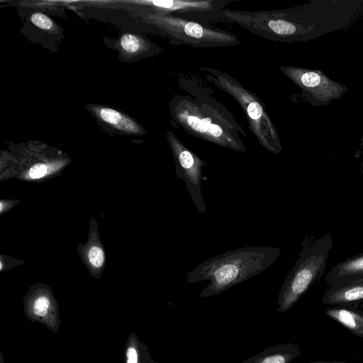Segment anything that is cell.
I'll list each match as a JSON object with an SVG mask.
<instances>
[{
	"instance_id": "obj_1",
	"label": "cell",
	"mask_w": 363,
	"mask_h": 363,
	"mask_svg": "<svg viewBox=\"0 0 363 363\" xmlns=\"http://www.w3.org/2000/svg\"><path fill=\"white\" fill-rule=\"evenodd\" d=\"M179 86L186 94L174 95L169 104L174 127L219 147L247 152L240 138L246 133L208 86L196 77L181 79Z\"/></svg>"
},
{
	"instance_id": "obj_2",
	"label": "cell",
	"mask_w": 363,
	"mask_h": 363,
	"mask_svg": "<svg viewBox=\"0 0 363 363\" xmlns=\"http://www.w3.org/2000/svg\"><path fill=\"white\" fill-rule=\"evenodd\" d=\"M281 255L272 246H248L228 250L208 258L186 274L185 281L194 284L209 281L201 291V298L218 295L265 271Z\"/></svg>"
},
{
	"instance_id": "obj_3",
	"label": "cell",
	"mask_w": 363,
	"mask_h": 363,
	"mask_svg": "<svg viewBox=\"0 0 363 363\" xmlns=\"http://www.w3.org/2000/svg\"><path fill=\"white\" fill-rule=\"evenodd\" d=\"M199 69L209 82L227 93L240 105L247 121L248 128L259 145L273 154L281 153V140L264 101L230 74L208 67Z\"/></svg>"
},
{
	"instance_id": "obj_4",
	"label": "cell",
	"mask_w": 363,
	"mask_h": 363,
	"mask_svg": "<svg viewBox=\"0 0 363 363\" xmlns=\"http://www.w3.org/2000/svg\"><path fill=\"white\" fill-rule=\"evenodd\" d=\"M333 245L330 234L315 241H303L298 257L279 290L277 312L290 309L323 274Z\"/></svg>"
},
{
	"instance_id": "obj_5",
	"label": "cell",
	"mask_w": 363,
	"mask_h": 363,
	"mask_svg": "<svg viewBox=\"0 0 363 363\" xmlns=\"http://www.w3.org/2000/svg\"><path fill=\"white\" fill-rule=\"evenodd\" d=\"M150 20L169 38L172 44L194 48H220L240 44L233 33L201 22L172 14L154 13Z\"/></svg>"
},
{
	"instance_id": "obj_6",
	"label": "cell",
	"mask_w": 363,
	"mask_h": 363,
	"mask_svg": "<svg viewBox=\"0 0 363 363\" xmlns=\"http://www.w3.org/2000/svg\"><path fill=\"white\" fill-rule=\"evenodd\" d=\"M167 142L175 162L177 177L182 179L200 213L206 211L202 196V168L208 164L189 149L172 131L167 134Z\"/></svg>"
},
{
	"instance_id": "obj_7",
	"label": "cell",
	"mask_w": 363,
	"mask_h": 363,
	"mask_svg": "<svg viewBox=\"0 0 363 363\" xmlns=\"http://www.w3.org/2000/svg\"><path fill=\"white\" fill-rule=\"evenodd\" d=\"M279 70L301 89L319 101L339 97L343 89L322 72L293 66H282Z\"/></svg>"
},
{
	"instance_id": "obj_8",
	"label": "cell",
	"mask_w": 363,
	"mask_h": 363,
	"mask_svg": "<svg viewBox=\"0 0 363 363\" xmlns=\"http://www.w3.org/2000/svg\"><path fill=\"white\" fill-rule=\"evenodd\" d=\"M363 275V252L347 258L333 267L327 274L329 284L337 285L354 280Z\"/></svg>"
},
{
	"instance_id": "obj_9",
	"label": "cell",
	"mask_w": 363,
	"mask_h": 363,
	"mask_svg": "<svg viewBox=\"0 0 363 363\" xmlns=\"http://www.w3.org/2000/svg\"><path fill=\"white\" fill-rule=\"evenodd\" d=\"M299 354L298 345L280 344L269 347L241 363H290Z\"/></svg>"
},
{
	"instance_id": "obj_10",
	"label": "cell",
	"mask_w": 363,
	"mask_h": 363,
	"mask_svg": "<svg viewBox=\"0 0 363 363\" xmlns=\"http://www.w3.org/2000/svg\"><path fill=\"white\" fill-rule=\"evenodd\" d=\"M363 299V275L343 284L334 285L325 300L329 303H347Z\"/></svg>"
},
{
	"instance_id": "obj_11",
	"label": "cell",
	"mask_w": 363,
	"mask_h": 363,
	"mask_svg": "<svg viewBox=\"0 0 363 363\" xmlns=\"http://www.w3.org/2000/svg\"><path fill=\"white\" fill-rule=\"evenodd\" d=\"M96 113L102 121L116 129L127 133H145L144 129L136 122L114 109L101 107L96 108Z\"/></svg>"
},
{
	"instance_id": "obj_12",
	"label": "cell",
	"mask_w": 363,
	"mask_h": 363,
	"mask_svg": "<svg viewBox=\"0 0 363 363\" xmlns=\"http://www.w3.org/2000/svg\"><path fill=\"white\" fill-rule=\"evenodd\" d=\"M326 313L355 334H363V317L359 314L345 308H333Z\"/></svg>"
},
{
	"instance_id": "obj_13",
	"label": "cell",
	"mask_w": 363,
	"mask_h": 363,
	"mask_svg": "<svg viewBox=\"0 0 363 363\" xmlns=\"http://www.w3.org/2000/svg\"><path fill=\"white\" fill-rule=\"evenodd\" d=\"M120 43L123 50L130 54H155L162 51L157 45L132 34L123 35Z\"/></svg>"
},
{
	"instance_id": "obj_14",
	"label": "cell",
	"mask_w": 363,
	"mask_h": 363,
	"mask_svg": "<svg viewBox=\"0 0 363 363\" xmlns=\"http://www.w3.org/2000/svg\"><path fill=\"white\" fill-rule=\"evenodd\" d=\"M89 260L95 267L102 266L104 261V254L103 250L96 246L92 247L89 252Z\"/></svg>"
},
{
	"instance_id": "obj_15",
	"label": "cell",
	"mask_w": 363,
	"mask_h": 363,
	"mask_svg": "<svg viewBox=\"0 0 363 363\" xmlns=\"http://www.w3.org/2000/svg\"><path fill=\"white\" fill-rule=\"evenodd\" d=\"M31 21L36 26L45 30H50L53 26L52 21L47 16L40 13L33 14Z\"/></svg>"
},
{
	"instance_id": "obj_16",
	"label": "cell",
	"mask_w": 363,
	"mask_h": 363,
	"mask_svg": "<svg viewBox=\"0 0 363 363\" xmlns=\"http://www.w3.org/2000/svg\"><path fill=\"white\" fill-rule=\"evenodd\" d=\"M50 301L47 297L40 296L38 298L33 306L34 313L39 316H44L47 313Z\"/></svg>"
},
{
	"instance_id": "obj_17",
	"label": "cell",
	"mask_w": 363,
	"mask_h": 363,
	"mask_svg": "<svg viewBox=\"0 0 363 363\" xmlns=\"http://www.w3.org/2000/svg\"><path fill=\"white\" fill-rule=\"evenodd\" d=\"M46 172L47 167L45 164H37L30 168L29 175L33 179L40 178L46 174Z\"/></svg>"
},
{
	"instance_id": "obj_18",
	"label": "cell",
	"mask_w": 363,
	"mask_h": 363,
	"mask_svg": "<svg viewBox=\"0 0 363 363\" xmlns=\"http://www.w3.org/2000/svg\"><path fill=\"white\" fill-rule=\"evenodd\" d=\"M127 363H138V353L134 347H129L127 350Z\"/></svg>"
},
{
	"instance_id": "obj_19",
	"label": "cell",
	"mask_w": 363,
	"mask_h": 363,
	"mask_svg": "<svg viewBox=\"0 0 363 363\" xmlns=\"http://www.w3.org/2000/svg\"><path fill=\"white\" fill-rule=\"evenodd\" d=\"M311 363H343V362H311Z\"/></svg>"
},
{
	"instance_id": "obj_20",
	"label": "cell",
	"mask_w": 363,
	"mask_h": 363,
	"mask_svg": "<svg viewBox=\"0 0 363 363\" xmlns=\"http://www.w3.org/2000/svg\"><path fill=\"white\" fill-rule=\"evenodd\" d=\"M3 209V206H2V203H1V211H2Z\"/></svg>"
}]
</instances>
